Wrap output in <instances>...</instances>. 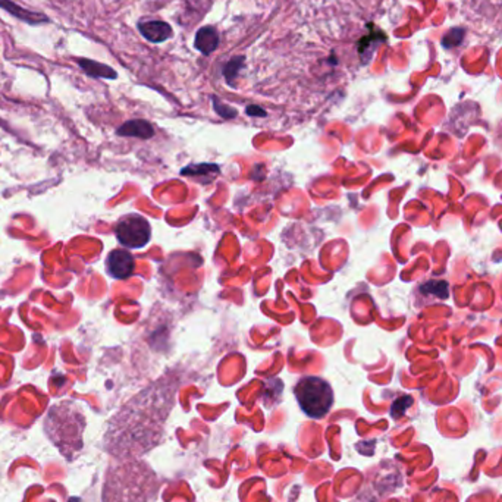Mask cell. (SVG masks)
Returning <instances> with one entry per match:
<instances>
[{
    "label": "cell",
    "instance_id": "1",
    "mask_svg": "<svg viewBox=\"0 0 502 502\" xmlns=\"http://www.w3.org/2000/svg\"><path fill=\"white\" fill-rule=\"evenodd\" d=\"M176 383L160 379L127 403L106 429L103 446L116 460L140 458L162 442Z\"/></svg>",
    "mask_w": 502,
    "mask_h": 502
},
{
    "label": "cell",
    "instance_id": "2",
    "mask_svg": "<svg viewBox=\"0 0 502 502\" xmlns=\"http://www.w3.org/2000/svg\"><path fill=\"white\" fill-rule=\"evenodd\" d=\"M160 482L156 473L140 458L113 463L105 477L103 502H152L157 496Z\"/></svg>",
    "mask_w": 502,
    "mask_h": 502
},
{
    "label": "cell",
    "instance_id": "3",
    "mask_svg": "<svg viewBox=\"0 0 502 502\" xmlns=\"http://www.w3.org/2000/svg\"><path fill=\"white\" fill-rule=\"evenodd\" d=\"M86 427L82 413L71 403H62L50 408L44 430L60 454L72 460L82 449V432Z\"/></svg>",
    "mask_w": 502,
    "mask_h": 502
},
{
    "label": "cell",
    "instance_id": "4",
    "mask_svg": "<svg viewBox=\"0 0 502 502\" xmlns=\"http://www.w3.org/2000/svg\"><path fill=\"white\" fill-rule=\"evenodd\" d=\"M294 392L300 408L311 418L325 417L333 404L330 385L321 378H303L297 383Z\"/></svg>",
    "mask_w": 502,
    "mask_h": 502
},
{
    "label": "cell",
    "instance_id": "5",
    "mask_svg": "<svg viewBox=\"0 0 502 502\" xmlns=\"http://www.w3.org/2000/svg\"><path fill=\"white\" fill-rule=\"evenodd\" d=\"M115 236L127 248H143L152 237V228L146 217L127 214L116 224Z\"/></svg>",
    "mask_w": 502,
    "mask_h": 502
},
{
    "label": "cell",
    "instance_id": "6",
    "mask_svg": "<svg viewBox=\"0 0 502 502\" xmlns=\"http://www.w3.org/2000/svg\"><path fill=\"white\" fill-rule=\"evenodd\" d=\"M140 34L150 43L160 44L172 39V27L162 20H140L137 24Z\"/></svg>",
    "mask_w": 502,
    "mask_h": 502
},
{
    "label": "cell",
    "instance_id": "7",
    "mask_svg": "<svg viewBox=\"0 0 502 502\" xmlns=\"http://www.w3.org/2000/svg\"><path fill=\"white\" fill-rule=\"evenodd\" d=\"M106 266H108V272L116 278V279H127L132 275L134 272V266H136V262H134L132 255L127 250H113L112 253L108 256L106 260Z\"/></svg>",
    "mask_w": 502,
    "mask_h": 502
},
{
    "label": "cell",
    "instance_id": "8",
    "mask_svg": "<svg viewBox=\"0 0 502 502\" xmlns=\"http://www.w3.org/2000/svg\"><path fill=\"white\" fill-rule=\"evenodd\" d=\"M221 36L213 25H205L197 30L194 36V49L205 56H210L219 47Z\"/></svg>",
    "mask_w": 502,
    "mask_h": 502
},
{
    "label": "cell",
    "instance_id": "9",
    "mask_svg": "<svg viewBox=\"0 0 502 502\" xmlns=\"http://www.w3.org/2000/svg\"><path fill=\"white\" fill-rule=\"evenodd\" d=\"M0 8L5 9L8 13H11L13 18L20 20L22 22H27L30 25H40V24L49 22V18L44 13L25 9L20 5H16L15 2H12V0H0Z\"/></svg>",
    "mask_w": 502,
    "mask_h": 502
},
{
    "label": "cell",
    "instance_id": "10",
    "mask_svg": "<svg viewBox=\"0 0 502 502\" xmlns=\"http://www.w3.org/2000/svg\"><path fill=\"white\" fill-rule=\"evenodd\" d=\"M369 27H371L372 31L369 32V34H366L363 39H360V41L357 43V50H359V55H360V59H361L363 65L369 63V60L373 56L378 46L382 41L387 40V37H385V34L380 30L375 28L372 24H369Z\"/></svg>",
    "mask_w": 502,
    "mask_h": 502
},
{
    "label": "cell",
    "instance_id": "11",
    "mask_svg": "<svg viewBox=\"0 0 502 502\" xmlns=\"http://www.w3.org/2000/svg\"><path fill=\"white\" fill-rule=\"evenodd\" d=\"M75 62L81 68V71L91 78H103V79L118 78V72H116L112 66L105 65L102 62L91 60L87 58H77Z\"/></svg>",
    "mask_w": 502,
    "mask_h": 502
},
{
    "label": "cell",
    "instance_id": "12",
    "mask_svg": "<svg viewBox=\"0 0 502 502\" xmlns=\"http://www.w3.org/2000/svg\"><path fill=\"white\" fill-rule=\"evenodd\" d=\"M118 136L124 137H139V139H150L155 136V129L152 124L143 121V120H134L125 122L122 127L118 128Z\"/></svg>",
    "mask_w": 502,
    "mask_h": 502
},
{
    "label": "cell",
    "instance_id": "13",
    "mask_svg": "<svg viewBox=\"0 0 502 502\" xmlns=\"http://www.w3.org/2000/svg\"><path fill=\"white\" fill-rule=\"evenodd\" d=\"M244 63H245V58L244 56H233L231 60H228L224 65L222 75H224L228 86L236 87V84H233V82H236L240 71L244 68Z\"/></svg>",
    "mask_w": 502,
    "mask_h": 502
},
{
    "label": "cell",
    "instance_id": "14",
    "mask_svg": "<svg viewBox=\"0 0 502 502\" xmlns=\"http://www.w3.org/2000/svg\"><path fill=\"white\" fill-rule=\"evenodd\" d=\"M212 100H213V106H214V110L217 112V115L222 116V118H225V120L236 118V116H237V110L236 109L229 108L228 105H224L217 97H212Z\"/></svg>",
    "mask_w": 502,
    "mask_h": 502
},
{
    "label": "cell",
    "instance_id": "15",
    "mask_svg": "<svg viewBox=\"0 0 502 502\" xmlns=\"http://www.w3.org/2000/svg\"><path fill=\"white\" fill-rule=\"evenodd\" d=\"M463 34H464V30H461V28H454V30L448 31V34H445V39H444V44L446 47H453V46L460 44Z\"/></svg>",
    "mask_w": 502,
    "mask_h": 502
},
{
    "label": "cell",
    "instance_id": "16",
    "mask_svg": "<svg viewBox=\"0 0 502 502\" xmlns=\"http://www.w3.org/2000/svg\"><path fill=\"white\" fill-rule=\"evenodd\" d=\"M245 112H247V115H250V116H259V118H262V116H266V112H264L262 108L256 106V105L247 106Z\"/></svg>",
    "mask_w": 502,
    "mask_h": 502
}]
</instances>
